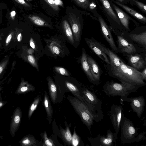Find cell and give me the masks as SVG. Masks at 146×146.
Here are the masks:
<instances>
[{
  "label": "cell",
  "instance_id": "obj_37",
  "mask_svg": "<svg viewBox=\"0 0 146 146\" xmlns=\"http://www.w3.org/2000/svg\"><path fill=\"white\" fill-rule=\"evenodd\" d=\"M54 68L56 71L60 74L67 76L69 75L68 72L63 68L56 66Z\"/></svg>",
  "mask_w": 146,
  "mask_h": 146
},
{
  "label": "cell",
  "instance_id": "obj_33",
  "mask_svg": "<svg viewBox=\"0 0 146 146\" xmlns=\"http://www.w3.org/2000/svg\"><path fill=\"white\" fill-rule=\"evenodd\" d=\"M22 56L25 60L29 63L38 71V63L35 58L32 54H29L27 52L26 53H23Z\"/></svg>",
  "mask_w": 146,
  "mask_h": 146
},
{
  "label": "cell",
  "instance_id": "obj_44",
  "mask_svg": "<svg viewBox=\"0 0 146 146\" xmlns=\"http://www.w3.org/2000/svg\"><path fill=\"white\" fill-rule=\"evenodd\" d=\"M141 73L143 79V80H145L146 79V68L145 67L144 68V70Z\"/></svg>",
  "mask_w": 146,
  "mask_h": 146
},
{
  "label": "cell",
  "instance_id": "obj_47",
  "mask_svg": "<svg viewBox=\"0 0 146 146\" xmlns=\"http://www.w3.org/2000/svg\"><path fill=\"white\" fill-rule=\"evenodd\" d=\"M22 35L21 33H19L17 36V39L19 42H20L22 38Z\"/></svg>",
  "mask_w": 146,
  "mask_h": 146
},
{
  "label": "cell",
  "instance_id": "obj_7",
  "mask_svg": "<svg viewBox=\"0 0 146 146\" xmlns=\"http://www.w3.org/2000/svg\"><path fill=\"white\" fill-rule=\"evenodd\" d=\"M123 106L113 104L109 111L111 122L115 131L114 136L117 141V135L120 130L122 115L123 113Z\"/></svg>",
  "mask_w": 146,
  "mask_h": 146
},
{
  "label": "cell",
  "instance_id": "obj_46",
  "mask_svg": "<svg viewBox=\"0 0 146 146\" xmlns=\"http://www.w3.org/2000/svg\"><path fill=\"white\" fill-rule=\"evenodd\" d=\"M54 1L55 4L57 5H60L62 6L63 5V3L61 0H55Z\"/></svg>",
  "mask_w": 146,
  "mask_h": 146
},
{
  "label": "cell",
  "instance_id": "obj_42",
  "mask_svg": "<svg viewBox=\"0 0 146 146\" xmlns=\"http://www.w3.org/2000/svg\"><path fill=\"white\" fill-rule=\"evenodd\" d=\"M7 102L2 100L1 96H0V109L5 105Z\"/></svg>",
  "mask_w": 146,
  "mask_h": 146
},
{
  "label": "cell",
  "instance_id": "obj_34",
  "mask_svg": "<svg viewBox=\"0 0 146 146\" xmlns=\"http://www.w3.org/2000/svg\"><path fill=\"white\" fill-rule=\"evenodd\" d=\"M129 3L132 6H136L141 11L146 14V5L144 3L138 0H129Z\"/></svg>",
  "mask_w": 146,
  "mask_h": 146
},
{
  "label": "cell",
  "instance_id": "obj_6",
  "mask_svg": "<svg viewBox=\"0 0 146 146\" xmlns=\"http://www.w3.org/2000/svg\"><path fill=\"white\" fill-rule=\"evenodd\" d=\"M87 138L92 146H115L117 145V141L114 137V133L110 129L107 130L106 135H102L99 134L96 137Z\"/></svg>",
  "mask_w": 146,
  "mask_h": 146
},
{
  "label": "cell",
  "instance_id": "obj_49",
  "mask_svg": "<svg viewBox=\"0 0 146 146\" xmlns=\"http://www.w3.org/2000/svg\"><path fill=\"white\" fill-rule=\"evenodd\" d=\"M3 36V34L2 33L0 34V41L2 39V36Z\"/></svg>",
  "mask_w": 146,
  "mask_h": 146
},
{
  "label": "cell",
  "instance_id": "obj_19",
  "mask_svg": "<svg viewBox=\"0 0 146 146\" xmlns=\"http://www.w3.org/2000/svg\"><path fill=\"white\" fill-rule=\"evenodd\" d=\"M110 0L115 4L122 8L140 22L144 24L146 23V18L144 16L126 5L123 4L116 0Z\"/></svg>",
  "mask_w": 146,
  "mask_h": 146
},
{
  "label": "cell",
  "instance_id": "obj_22",
  "mask_svg": "<svg viewBox=\"0 0 146 146\" xmlns=\"http://www.w3.org/2000/svg\"><path fill=\"white\" fill-rule=\"evenodd\" d=\"M81 62L82 68L87 76L90 82L96 84L93 76L92 74L88 63L87 57V54L84 48L83 49L82 52L81 59Z\"/></svg>",
  "mask_w": 146,
  "mask_h": 146
},
{
  "label": "cell",
  "instance_id": "obj_14",
  "mask_svg": "<svg viewBox=\"0 0 146 146\" xmlns=\"http://www.w3.org/2000/svg\"><path fill=\"white\" fill-rule=\"evenodd\" d=\"M101 5H99L101 10L108 17L119 25L121 23L114 10L112 7L109 0H98Z\"/></svg>",
  "mask_w": 146,
  "mask_h": 146
},
{
  "label": "cell",
  "instance_id": "obj_3",
  "mask_svg": "<svg viewBox=\"0 0 146 146\" xmlns=\"http://www.w3.org/2000/svg\"><path fill=\"white\" fill-rule=\"evenodd\" d=\"M120 127L121 129L120 139L123 143H131L146 139L145 133L139 134L138 129L135 127L133 123L122 113Z\"/></svg>",
  "mask_w": 146,
  "mask_h": 146
},
{
  "label": "cell",
  "instance_id": "obj_31",
  "mask_svg": "<svg viewBox=\"0 0 146 146\" xmlns=\"http://www.w3.org/2000/svg\"><path fill=\"white\" fill-rule=\"evenodd\" d=\"M29 18L33 23L36 25L49 27H51L48 23L39 16L31 15L29 16Z\"/></svg>",
  "mask_w": 146,
  "mask_h": 146
},
{
  "label": "cell",
  "instance_id": "obj_28",
  "mask_svg": "<svg viewBox=\"0 0 146 146\" xmlns=\"http://www.w3.org/2000/svg\"><path fill=\"white\" fill-rule=\"evenodd\" d=\"M65 84L68 89L75 96V97L83 102L86 104V101L81 95L80 90L76 86L68 81L66 82Z\"/></svg>",
  "mask_w": 146,
  "mask_h": 146
},
{
  "label": "cell",
  "instance_id": "obj_24",
  "mask_svg": "<svg viewBox=\"0 0 146 146\" xmlns=\"http://www.w3.org/2000/svg\"><path fill=\"white\" fill-rule=\"evenodd\" d=\"M35 88L27 81L21 79V82L15 92V94L19 95L27 93L29 92H34Z\"/></svg>",
  "mask_w": 146,
  "mask_h": 146
},
{
  "label": "cell",
  "instance_id": "obj_48",
  "mask_svg": "<svg viewBox=\"0 0 146 146\" xmlns=\"http://www.w3.org/2000/svg\"><path fill=\"white\" fill-rule=\"evenodd\" d=\"M11 16L12 18H13L16 15V13L15 11H13L11 13Z\"/></svg>",
  "mask_w": 146,
  "mask_h": 146
},
{
  "label": "cell",
  "instance_id": "obj_12",
  "mask_svg": "<svg viewBox=\"0 0 146 146\" xmlns=\"http://www.w3.org/2000/svg\"><path fill=\"white\" fill-rule=\"evenodd\" d=\"M22 111L19 107L15 110L12 116L9 127V132L11 136L14 137L20 125L22 118Z\"/></svg>",
  "mask_w": 146,
  "mask_h": 146
},
{
  "label": "cell",
  "instance_id": "obj_15",
  "mask_svg": "<svg viewBox=\"0 0 146 146\" xmlns=\"http://www.w3.org/2000/svg\"><path fill=\"white\" fill-rule=\"evenodd\" d=\"M95 41L100 48L109 57L111 64L110 67L116 68L119 67L122 62L121 60L108 48L96 40Z\"/></svg>",
  "mask_w": 146,
  "mask_h": 146
},
{
  "label": "cell",
  "instance_id": "obj_40",
  "mask_svg": "<svg viewBox=\"0 0 146 146\" xmlns=\"http://www.w3.org/2000/svg\"><path fill=\"white\" fill-rule=\"evenodd\" d=\"M13 34V32H11L7 36L5 41V45L6 46H7L10 43Z\"/></svg>",
  "mask_w": 146,
  "mask_h": 146
},
{
  "label": "cell",
  "instance_id": "obj_30",
  "mask_svg": "<svg viewBox=\"0 0 146 146\" xmlns=\"http://www.w3.org/2000/svg\"><path fill=\"white\" fill-rule=\"evenodd\" d=\"M62 27L66 37L70 42L73 44L74 42V36L70 26L66 20H64L62 22Z\"/></svg>",
  "mask_w": 146,
  "mask_h": 146
},
{
  "label": "cell",
  "instance_id": "obj_4",
  "mask_svg": "<svg viewBox=\"0 0 146 146\" xmlns=\"http://www.w3.org/2000/svg\"><path fill=\"white\" fill-rule=\"evenodd\" d=\"M67 99L91 134V126L94 121H95V118L87 105L75 97L68 96Z\"/></svg>",
  "mask_w": 146,
  "mask_h": 146
},
{
  "label": "cell",
  "instance_id": "obj_32",
  "mask_svg": "<svg viewBox=\"0 0 146 146\" xmlns=\"http://www.w3.org/2000/svg\"><path fill=\"white\" fill-rule=\"evenodd\" d=\"M41 100V98L40 96H37L35 98L29 107L28 115L29 119H30L33 112Z\"/></svg>",
  "mask_w": 146,
  "mask_h": 146
},
{
  "label": "cell",
  "instance_id": "obj_5",
  "mask_svg": "<svg viewBox=\"0 0 146 146\" xmlns=\"http://www.w3.org/2000/svg\"><path fill=\"white\" fill-rule=\"evenodd\" d=\"M82 96L86 102V105L95 118L97 123L103 118L104 115L101 108L102 101L93 92L86 88L80 90Z\"/></svg>",
  "mask_w": 146,
  "mask_h": 146
},
{
  "label": "cell",
  "instance_id": "obj_11",
  "mask_svg": "<svg viewBox=\"0 0 146 146\" xmlns=\"http://www.w3.org/2000/svg\"><path fill=\"white\" fill-rule=\"evenodd\" d=\"M109 1L112 7L116 12L120 23L125 29L127 30H129V24L130 21H133L135 25H137V22L134 19L110 0H109Z\"/></svg>",
  "mask_w": 146,
  "mask_h": 146
},
{
  "label": "cell",
  "instance_id": "obj_1",
  "mask_svg": "<svg viewBox=\"0 0 146 146\" xmlns=\"http://www.w3.org/2000/svg\"><path fill=\"white\" fill-rule=\"evenodd\" d=\"M110 72L111 76L120 81L142 86L145 85L142 79L141 73L123 61L118 68H111Z\"/></svg>",
  "mask_w": 146,
  "mask_h": 146
},
{
  "label": "cell",
  "instance_id": "obj_8",
  "mask_svg": "<svg viewBox=\"0 0 146 146\" xmlns=\"http://www.w3.org/2000/svg\"><path fill=\"white\" fill-rule=\"evenodd\" d=\"M96 16L97 20L100 24L103 36L113 50L116 53H117L119 52L117 48L115 45L108 25L99 13H98Z\"/></svg>",
  "mask_w": 146,
  "mask_h": 146
},
{
  "label": "cell",
  "instance_id": "obj_2",
  "mask_svg": "<svg viewBox=\"0 0 146 146\" xmlns=\"http://www.w3.org/2000/svg\"><path fill=\"white\" fill-rule=\"evenodd\" d=\"M120 82L121 83L115 82L112 80L110 82H107L103 86L104 92L108 96L113 97L119 96L120 97L121 100L124 102L131 93L137 92L142 86L121 81Z\"/></svg>",
  "mask_w": 146,
  "mask_h": 146
},
{
  "label": "cell",
  "instance_id": "obj_9",
  "mask_svg": "<svg viewBox=\"0 0 146 146\" xmlns=\"http://www.w3.org/2000/svg\"><path fill=\"white\" fill-rule=\"evenodd\" d=\"M80 18L73 13H70L68 16V20L72 27L74 40L79 42L81 35L82 25Z\"/></svg>",
  "mask_w": 146,
  "mask_h": 146
},
{
  "label": "cell",
  "instance_id": "obj_13",
  "mask_svg": "<svg viewBox=\"0 0 146 146\" xmlns=\"http://www.w3.org/2000/svg\"><path fill=\"white\" fill-rule=\"evenodd\" d=\"M86 42L91 50L101 59L109 65L111 64L106 54L102 50L96 42L95 40L93 38H85Z\"/></svg>",
  "mask_w": 146,
  "mask_h": 146
},
{
  "label": "cell",
  "instance_id": "obj_43",
  "mask_svg": "<svg viewBox=\"0 0 146 146\" xmlns=\"http://www.w3.org/2000/svg\"><path fill=\"white\" fill-rule=\"evenodd\" d=\"M16 2L24 5L25 6H29V4L26 3L24 0H14Z\"/></svg>",
  "mask_w": 146,
  "mask_h": 146
},
{
  "label": "cell",
  "instance_id": "obj_27",
  "mask_svg": "<svg viewBox=\"0 0 146 146\" xmlns=\"http://www.w3.org/2000/svg\"><path fill=\"white\" fill-rule=\"evenodd\" d=\"M130 38L134 42L141 44L145 48L146 47V31L140 34H132L129 35Z\"/></svg>",
  "mask_w": 146,
  "mask_h": 146
},
{
  "label": "cell",
  "instance_id": "obj_41",
  "mask_svg": "<svg viewBox=\"0 0 146 146\" xmlns=\"http://www.w3.org/2000/svg\"><path fill=\"white\" fill-rule=\"evenodd\" d=\"M29 44L31 47L35 50H36V48L35 43L32 38H31L29 41Z\"/></svg>",
  "mask_w": 146,
  "mask_h": 146
},
{
  "label": "cell",
  "instance_id": "obj_38",
  "mask_svg": "<svg viewBox=\"0 0 146 146\" xmlns=\"http://www.w3.org/2000/svg\"><path fill=\"white\" fill-rule=\"evenodd\" d=\"M55 11H58L59 8L55 4L54 0H44Z\"/></svg>",
  "mask_w": 146,
  "mask_h": 146
},
{
  "label": "cell",
  "instance_id": "obj_18",
  "mask_svg": "<svg viewBox=\"0 0 146 146\" xmlns=\"http://www.w3.org/2000/svg\"><path fill=\"white\" fill-rule=\"evenodd\" d=\"M87 60L90 71L94 80L96 84L100 83L101 69L97 63L91 57L87 54Z\"/></svg>",
  "mask_w": 146,
  "mask_h": 146
},
{
  "label": "cell",
  "instance_id": "obj_23",
  "mask_svg": "<svg viewBox=\"0 0 146 146\" xmlns=\"http://www.w3.org/2000/svg\"><path fill=\"white\" fill-rule=\"evenodd\" d=\"M21 146H39L42 145V143L37 140L31 134L27 135L22 138L19 142Z\"/></svg>",
  "mask_w": 146,
  "mask_h": 146
},
{
  "label": "cell",
  "instance_id": "obj_16",
  "mask_svg": "<svg viewBox=\"0 0 146 146\" xmlns=\"http://www.w3.org/2000/svg\"><path fill=\"white\" fill-rule=\"evenodd\" d=\"M79 7L84 9L90 11L94 14V17L98 20L97 15L98 13L97 10L96 0H73Z\"/></svg>",
  "mask_w": 146,
  "mask_h": 146
},
{
  "label": "cell",
  "instance_id": "obj_25",
  "mask_svg": "<svg viewBox=\"0 0 146 146\" xmlns=\"http://www.w3.org/2000/svg\"><path fill=\"white\" fill-rule=\"evenodd\" d=\"M43 105L47 114V118L49 123H51L53 115V109L49 96L47 92L44 91L43 100Z\"/></svg>",
  "mask_w": 146,
  "mask_h": 146
},
{
  "label": "cell",
  "instance_id": "obj_21",
  "mask_svg": "<svg viewBox=\"0 0 146 146\" xmlns=\"http://www.w3.org/2000/svg\"><path fill=\"white\" fill-rule=\"evenodd\" d=\"M128 61L131 66L137 70L144 68L146 62L140 55L130 54L128 55Z\"/></svg>",
  "mask_w": 146,
  "mask_h": 146
},
{
  "label": "cell",
  "instance_id": "obj_29",
  "mask_svg": "<svg viewBox=\"0 0 146 146\" xmlns=\"http://www.w3.org/2000/svg\"><path fill=\"white\" fill-rule=\"evenodd\" d=\"M66 128L64 129L60 126L61 135L64 141L68 145H72V135L69 128L65 121Z\"/></svg>",
  "mask_w": 146,
  "mask_h": 146
},
{
  "label": "cell",
  "instance_id": "obj_36",
  "mask_svg": "<svg viewBox=\"0 0 146 146\" xmlns=\"http://www.w3.org/2000/svg\"><path fill=\"white\" fill-rule=\"evenodd\" d=\"M75 128V126L74 133L72 136V146H77L80 145L81 139L76 133Z\"/></svg>",
  "mask_w": 146,
  "mask_h": 146
},
{
  "label": "cell",
  "instance_id": "obj_35",
  "mask_svg": "<svg viewBox=\"0 0 146 146\" xmlns=\"http://www.w3.org/2000/svg\"><path fill=\"white\" fill-rule=\"evenodd\" d=\"M41 136L43 141V146H55L53 141L51 139L48 138L47 136L46 132L45 131L41 133Z\"/></svg>",
  "mask_w": 146,
  "mask_h": 146
},
{
  "label": "cell",
  "instance_id": "obj_20",
  "mask_svg": "<svg viewBox=\"0 0 146 146\" xmlns=\"http://www.w3.org/2000/svg\"><path fill=\"white\" fill-rule=\"evenodd\" d=\"M49 50L54 54L60 56L63 52L60 42L54 38L47 40L44 39Z\"/></svg>",
  "mask_w": 146,
  "mask_h": 146
},
{
  "label": "cell",
  "instance_id": "obj_17",
  "mask_svg": "<svg viewBox=\"0 0 146 146\" xmlns=\"http://www.w3.org/2000/svg\"><path fill=\"white\" fill-rule=\"evenodd\" d=\"M118 41V51L131 54L135 53L136 49L133 45L129 43L122 36H117Z\"/></svg>",
  "mask_w": 146,
  "mask_h": 146
},
{
  "label": "cell",
  "instance_id": "obj_50",
  "mask_svg": "<svg viewBox=\"0 0 146 146\" xmlns=\"http://www.w3.org/2000/svg\"><path fill=\"white\" fill-rule=\"evenodd\" d=\"M3 88L2 87H0V96H1V92L3 90Z\"/></svg>",
  "mask_w": 146,
  "mask_h": 146
},
{
  "label": "cell",
  "instance_id": "obj_45",
  "mask_svg": "<svg viewBox=\"0 0 146 146\" xmlns=\"http://www.w3.org/2000/svg\"><path fill=\"white\" fill-rule=\"evenodd\" d=\"M116 0L123 4H127L129 2V0Z\"/></svg>",
  "mask_w": 146,
  "mask_h": 146
},
{
  "label": "cell",
  "instance_id": "obj_10",
  "mask_svg": "<svg viewBox=\"0 0 146 146\" xmlns=\"http://www.w3.org/2000/svg\"><path fill=\"white\" fill-rule=\"evenodd\" d=\"M125 101L130 102V105L133 111L140 118L143 113L145 106L144 98L142 96L127 98Z\"/></svg>",
  "mask_w": 146,
  "mask_h": 146
},
{
  "label": "cell",
  "instance_id": "obj_39",
  "mask_svg": "<svg viewBox=\"0 0 146 146\" xmlns=\"http://www.w3.org/2000/svg\"><path fill=\"white\" fill-rule=\"evenodd\" d=\"M8 59H6L0 63V75L2 73L6 67L8 63Z\"/></svg>",
  "mask_w": 146,
  "mask_h": 146
},
{
  "label": "cell",
  "instance_id": "obj_26",
  "mask_svg": "<svg viewBox=\"0 0 146 146\" xmlns=\"http://www.w3.org/2000/svg\"><path fill=\"white\" fill-rule=\"evenodd\" d=\"M47 81L50 98L52 103L55 104L57 98V89L56 86L50 77L48 78Z\"/></svg>",
  "mask_w": 146,
  "mask_h": 146
}]
</instances>
